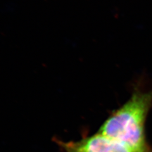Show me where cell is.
I'll return each instance as SVG.
<instances>
[{
	"instance_id": "cell-2",
	"label": "cell",
	"mask_w": 152,
	"mask_h": 152,
	"mask_svg": "<svg viewBox=\"0 0 152 152\" xmlns=\"http://www.w3.org/2000/svg\"><path fill=\"white\" fill-rule=\"evenodd\" d=\"M55 142L64 152H136L99 132L76 141L55 139Z\"/></svg>"
},
{
	"instance_id": "cell-1",
	"label": "cell",
	"mask_w": 152,
	"mask_h": 152,
	"mask_svg": "<svg viewBox=\"0 0 152 152\" xmlns=\"http://www.w3.org/2000/svg\"><path fill=\"white\" fill-rule=\"evenodd\" d=\"M151 108L152 89L136 84L129 99L111 113L98 132L136 152H152L145 129Z\"/></svg>"
}]
</instances>
